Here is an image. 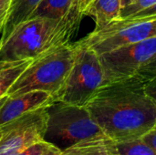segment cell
Listing matches in <instances>:
<instances>
[{
  "instance_id": "obj_1",
  "label": "cell",
  "mask_w": 156,
  "mask_h": 155,
  "mask_svg": "<svg viewBox=\"0 0 156 155\" xmlns=\"http://www.w3.org/2000/svg\"><path fill=\"white\" fill-rule=\"evenodd\" d=\"M86 108L114 143L140 139L156 122V101L146 93L145 81L136 75L104 84Z\"/></svg>"
},
{
  "instance_id": "obj_2",
  "label": "cell",
  "mask_w": 156,
  "mask_h": 155,
  "mask_svg": "<svg viewBox=\"0 0 156 155\" xmlns=\"http://www.w3.org/2000/svg\"><path fill=\"white\" fill-rule=\"evenodd\" d=\"M82 17L81 14L71 7L62 18L35 17L24 21L0 46V62L33 59L69 43L77 33Z\"/></svg>"
},
{
  "instance_id": "obj_3",
  "label": "cell",
  "mask_w": 156,
  "mask_h": 155,
  "mask_svg": "<svg viewBox=\"0 0 156 155\" xmlns=\"http://www.w3.org/2000/svg\"><path fill=\"white\" fill-rule=\"evenodd\" d=\"M74 56L75 46L68 43L33 58L13 84L7 95L43 90L55 98L69 77Z\"/></svg>"
},
{
  "instance_id": "obj_4",
  "label": "cell",
  "mask_w": 156,
  "mask_h": 155,
  "mask_svg": "<svg viewBox=\"0 0 156 155\" xmlns=\"http://www.w3.org/2000/svg\"><path fill=\"white\" fill-rule=\"evenodd\" d=\"M46 110L44 141L61 152L81 142L105 136L85 106L53 100L47 105Z\"/></svg>"
},
{
  "instance_id": "obj_5",
  "label": "cell",
  "mask_w": 156,
  "mask_h": 155,
  "mask_svg": "<svg viewBox=\"0 0 156 155\" xmlns=\"http://www.w3.org/2000/svg\"><path fill=\"white\" fill-rule=\"evenodd\" d=\"M75 56L71 70L54 100L85 106L104 85L99 55L80 41L74 43Z\"/></svg>"
},
{
  "instance_id": "obj_6",
  "label": "cell",
  "mask_w": 156,
  "mask_h": 155,
  "mask_svg": "<svg viewBox=\"0 0 156 155\" xmlns=\"http://www.w3.org/2000/svg\"><path fill=\"white\" fill-rule=\"evenodd\" d=\"M153 37H156V16L113 20L105 27L93 30L80 41L101 55Z\"/></svg>"
},
{
  "instance_id": "obj_7",
  "label": "cell",
  "mask_w": 156,
  "mask_h": 155,
  "mask_svg": "<svg viewBox=\"0 0 156 155\" xmlns=\"http://www.w3.org/2000/svg\"><path fill=\"white\" fill-rule=\"evenodd\" d=\"M155 53L156 37H153L99 55L104 75V84L133 77Z\"/></svg>"
},
{
  "instance_id": "obj_8",
  "label": "cell",
  "mask_w": 156,
  "mask_h": 155,
  "mask_svg": "<svg viewBox=\"0 0 156 155\" xmlns=\"http://www.w3.org/2000/svg\"><path fill=\"white\" fill-rule=\"evenodd\" d=\"M46 107L27 112L0 126V155L17 154L29 145L44 140Z\"/></svg>"
},
{
  "instance_id": "obj_9",
  "label": "cell",
  "mask_w": 156,
  "mask_h": 155,
  "mask_svg": "<svg viewBox=\"0 0 156 155\" xmlns=\"http://www.w3.org/2000/svg\"><path fill=\"white\" fill-rule=\"evenodd\" d=\"M54 97L43 90H33L18 95H5L0 99V126L21 115L47 106Z\"/></svg>"
},
{
  "instance_id": "obj_10",
  "label": "cell",
  "mask_w": 156,
  "mask_h": 155,
  "mask_svg": "<svg viewBox=\"0 0 156 155\" xmlns=\"http://www.w3.org/2000/svg\"><path fill=\"white\" fill-rule=\"evenodd\" d=\"M41 0H11L6 16L0 26V46L14 29L27 20Z\"/></svg>"
},
{
  "instance_id": "obj_11",
  "label": "cell",
  "mask_w": 156,
  "mask_h": 155,
  "mask_svg": "<svg viewBox=\"0 0 156 155\" xmlns=\"http://www.w3.org/2000/svg\"><path fill=\"white\" fill-rule=\"evenodd\" d=\"M121 9V0H93L83 15L91 16L94 19V30L97 31L105 27L113 20L118 19Z\"/></svg>"
},
{
  "instance_id": "obj_12",
  "label": "cell",
  "mask_w": 156,
  "mask_h": 155,
  "mask_svg": "<svg viewBox=\"0 0 156 155\" xmlns=\"http://www.w3.org/2000/svg\"><path fill=\"white\" fill-rule=\"evenodd\" d=\"M32 60L25 59L13 62H0V99L7 94L13 84Z\"/></svg>"
},
{
  "instance_id": "obj_13",
  "label": "cell",
  "mask_w": 156,
  "mask_h": 155,
  "mask_svg": "<svg viewBox=\"0 0 156 155\" xmlns=\"http://www.w3.org/2000/svg\"><path fill=\"white\" fill-rule=\"evenodd\" d=\"M110 144L108 137H97L77 143L64 150L60 155H110Z\"/></svg>"
},
{
  "instance_id": "obj_14",
  "label": "cell",
  "mask_w": 156,
  "mask_h": 155,
  "mask_svg": "<svg viewBox=\"0 0 156 155\" xmlns=\"http://www.w3.org/2000/svg\"><path fill=\"white\" fill-rule=\"evenodd\" d=\"M71 7L72 0H41L29 18H62L69 14Z\"/></svg>"
},
{
  "instance_id": "obj_15",
  "label": "cell",
  "mask_w": 156,
  "mask_h": 155,
  "mask_svg": "<svg viewBox=\"0 0 156 155\" xmlns=\"http://www.w3.org/2000/svg\"><path fill=\"white\" fill-rule=\"evenodd\" d=\"M110 155H156V152L140 138L122 143L111 141Z\"/></svg>"
},
{
  "instance_id": "obj_16",
  "label": "cell",
  "mask_w": 156,
  "mask_h": 155,
  "mask_svg": "<svg viewBox=\"0 0 156 155\" xmlns=\"http://www.w3.org/2000/svg\"><path fill=\"white\" fill-rule=\"evenodd\" d=\"M62 152L46 141H39L25 148L16 155H49L60 154Z\"/></svg>"
},
{
  "instance_id": "obj_17",
  "label": "cell",
  "mask_w": 156,
  "mask_h": 155,
  "mask_svg": "<svg viewBox=\"0 0 156 155\" xmlns=\"http://www.w3.org/2000/svg\"><path fill=\"white\" fill-rule=\"evenodd\" d=\"M156 4V0H135L132 4L122 7L121 9L120 17L118 19H126L138 12L146 9Z\"/></svg>"
},
{
  "instance_id": "obj_18",
  "label": "cell",
  "mask_w": 156,
  "mask_h": 155,
  "mask_svg": "<svg viewBox=\"0 0 156 155\" xmlns=\"http://www.w3.org/2000/svg\"><path fill=\"white\" fill-rule=\"evenodd\" d=\"M144 81L147 82L156 77V53L144 64L143 65L137 73L135 74Z\"/></svg>"
},
{
  "instance_id": "obj_19",
  "label": "cell",
  "mask_w": 156,
  "mask_h": 155,
  "mask_svg": "<svg viewBox=\"0 0 156 155\" xmlns=\"http://www.w3.org/2000/svg\"><path fill=\"white\" fill-rule=\"evenodd\" d=\"M147 145L156 152V122L154 127L141 138Z\"/></svg>"
},
{
  "instance_id": "obj_20",
  "label": "cell",
  "mask_w": 156,
  "mask_h": 155,
  "mask_svg": "<svg viewBox=\"0 0 156 155\" xmlns=\"http://www.w3.org/2000/svg\"><path fill=\"white\" fill-rule=\"evenodd\" d=\"M92 1L93 0H72V7H74L80 14L84 16L83 13Z\"/></svg>"
},
{
  "instance_id": "obj_21",
  "label": "cell",
  "mask_w": 156,
  "mask_h": 155,
  "mask_svg": "<svg viewBox=\"0 0 156 155\" xmlns=\"http://www.w3.org/2000/svg\"><path fill=\"white\" fill-rule=\"evenodd\" d=\"M156 16V4L146 9H144V10L138 12L137 14L133 15V16H131L129 18H140V17H146V16Z\"/></svg>"
},
{
  "instance_id": "obj_22",
  "label": "cell",
  "mask_w": 156,
  "mask_h": 155,
  "mask_svg": "<svg viewBox=\"0 0 156 155\" xmlns=\"http://www.w3.org/2000/svg\"><path fill=\"white\" fill-rule=\"evenodd\" d=\"M145 91L153 100L156 101V77L145 82Z\"/></svg>"
},
{
  "instance_id": "obj_23",
  "label": "cell",
  "mask_w": 156,
  "mask_h": 155,
  "mask_svg": "<svg viewBox=\"0 0 156 155\" xmlns=\"http://www.w3.org/2000/svg\"><path fill=\"white\" fill-rule=\"evenodd\" d=\"M10 3H11V0H0V26L3 23L6 16Z\"/></svg>"
},
{
  "instance_id": "obj_24",
  "label": "cell",
  "mask_w": 156,
  "mask_h": 155,
  "mask_svg": "<svg viewBox=\"0 0 156 155\" xmlns=\"http://www.w3.org/2000/svg\"><path fill=\"white\" fill-rule=\"evenodd\" d=\"M133 1H135V0H121L122 8L124 7V6H126V5H130V4H132Z\"/></svg>"
},
{
  "instance_id": "obj_25",
  "label": "cell",
  "mask_w": 156,
  "mask_h": 155,
  "mask_svg": "<svg viewBox=\"0 0 156 155\" xmlns=\"http://www.w3.org/2000/svg\"><path fill=\"white\" fill-rule=\"evenodd\" d=\"M49 155H60V154H49Z\"/></svg>"
}]
</instances>
